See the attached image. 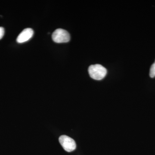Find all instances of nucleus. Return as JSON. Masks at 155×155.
Segmentation results:
<instances>
[{
	"instance_id": "f257e3e1",
	"label": "nucleus",
	"mask_w": 155,
	"mask_h": 155,
	"mask_svg": "<svg viewBox=\"0 0 155 155\" xmlns=\"http://www.w3.org/2000/svg\"><path fill=\"white\" fill-rule=\"evenodd\" d=\"M90 76L93 79L101 80L103 79L107 73V69L100 64H95L90 66L88 68Z\"/></svg>"
},
{
	"instance_id": "f03ea898",
	"label": "nucleus",
	"mask_w": 155,
	"mask_h": 155,
	"mask_svg": "<svg viewBox=\"0 0 155 155\" xmlns=\"http://www.w3.org/2000/svg\"><path fill=\"white\" fill-rule=\"evenodd\" d=\"M52 38L55 42L62 43L69 42L70 41V36L67 31L62 28H58L53 32Z\"/></svg>"
},
{
	"instance_id": "7ed1b4c3",
	"label": "nucleus",
	"mask_w": 155,
	"mask_h": 155,
	"mask_svg": "<svg viewBox=\"0 0 155 155\" xmlns=\"http://www.w3.org/2000/svg\"><path fill=\"white\" fill-rule=\"evenodd\" d=\"M59 140L61 146L66 151L71 152L76 149V143L71 137L66 135H62L59 137Z\"/></svg>"
},
{
	"instance_id": "20e7f679",
	"label": "nucleus",
	"mask_w": 155,
	"mask_h": 155,
	"mask_svg": "<svg viewBox=\"0 0 155 155\" xmlns=\"http://www.w3.org/2000/svg\"><path fill=\"white\" fill-rule=\"evenodd\" d=\"M34 31L31 28H26L24 29L21 32L17 39V41L19 43H22L28 41L33 36Z\"/></svg>"
},
{
	"instance_id": "39448f33",
	"label": "nucleus",
	"mask_w": 155,
	"mask_h": 155,
	"mask_svg": "<svg viewBox=\"0 0 155 155\" xmlns=\"http://www.w3.org/2000/svg\"><path fill=\"white\" fill-rule=\"evenodd\" d=\"M150 75L151 78L155 77V61L151 67L150 69Z\"/></svg>"
},
{
	"instance_id": "423d86ee",
	"label": "nucleus",
	"mask_w": 155,
	"mask_h": 155,
	"mask_svg": "<svg viewBox=\"0 0 155 155\" xmlns=\"http://www.w3.org/2000/svg\"><path fill=\"white\" fill-rule=\"evenodd\" d=\"M4 34H5V29L3 27H0V40L4 36Z\"/></svg>"
}]
</instances>
